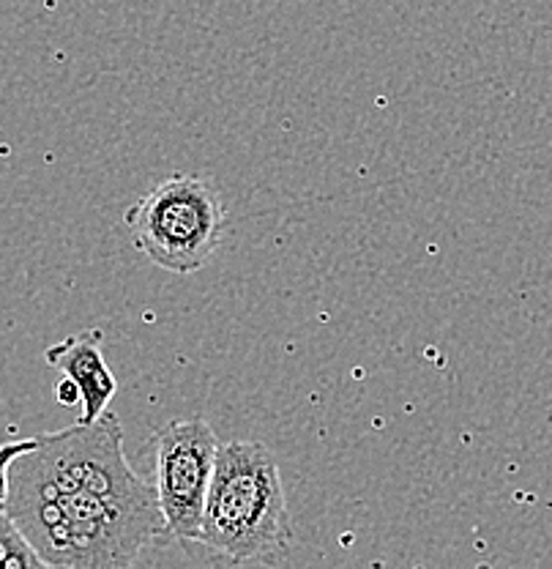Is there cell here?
Returning a JSON list of instances; mask_svg holds the SVG:
<instances>
[{
    "label": "cell",
    "mask_w": 552,
    "mask_h": 569,
    "mask_svg": "<svg viewBox=\"0 0 552 569\" xmlns=\"http://www.w3.org/2000/svg\"><path fill=\"white\" fill-rule=\"evenodd\" d=\"M6 515L47 569H132L164 533L162 515L116 507L58 477L39 449L11 466Z\"/></svg>",
    "instance_id": "obj_1"
},
{
    "label": "cell",
    "mask_w": 552,
    "mask_h": 569,
    "mask_svg": "<svg viewBox=\"0 0 552 569\" xmlns=\"http://www.w3.org/2000/svg\"><path fill=\"white\" fill-rule=\"evenodd\" d=\"M293 520L274 452L249 438L219 443L200 545L233 565L274 567L293 548Z\"/></svg>",
    "instance_id": "obj_2"
},
{
    "label": "cell",
    "mask_w": 552,
    "mask_h": 569,
    "mask_svg": "<svg viewBox=\"0 0 552 569\" xmlns=\"http://www.w3.org/2000/svg\"><path fill=\"white\" fill-rule=\"evenodd\" d=\"M123 224L148 260L173 274L211 263L228 233L222 194L203 176L175 173L159 181L127 213Z\"/></svg>",
    "instance_id": "obj_3"
},
{
    "label": "cell",
    "mask_w": 552,
    "mask_h": 569,
    "mask_svg": "<svg viewBox=\"0 0 552 569\" xmlns=\"http://www.w3.org/2000/svg\"><path fill=\"white\" fill-rule=\"evenodd\" d=\"M153 496L168 537L200 542L219 438L203 417H181L153 432Z\"/></svg>",
    "instance_id": "obj_4"
},
{
    "label": "cell",
    "mask_w": 552,
    "mask_h": 569,
    "mask_svg": "<svg viewBox=\"0 0 552 569\" xmlns=\"http://www.w3.org/2000/svg\"><path fill=\"white\" fill-rule=\"evenodd\" d=\"M104 331L88 329L80 335H71L67 340L56 342L44 351L47 365L63 372V378L71 381L80 391L82 417L80 425H93L104 417L110 400L116 397V376L107 365L102 353Z\"/></svg>",
    "instance_id": "obj_5"
},
{
    "label": "cell",
    "mask_w": 552,
    "mask_h": 569,
    "mask_svg": "<svg viewBox=\"0 0 552 569\" xmlns=\"http://www.w3.org/2000/svg\"><path fill=\"white\" fill-rule=\"evenodd\" d=\"M0 569H47L6 509H0Z\"/></svg>",
    "instance_id": "obj_6"
},
{
    "label": "cell",
    "mask_w": 552,
    "mask_h": 569,
    "mask_svg": "<svg viewBox=\"0 0 552 569\" xmlns=\"http://www.w3.org/2000/svg\"><path fill=\"white\" fill-rule=\"evenodd\" d=\"M39 449V436L33 438H20V441H6L0 447V509L9 501V488H11V466L22 458V455Z\"/></svg>",
    "instance_id": "obj_7"
},
{
    "label": "cell",
    "mask_w": 552,
    "mask_h": 569,
    "mask_svg": "<svg viewBox=\"0 0 552 569\" xmlns=\"http://www.w3.org/2000/svg\"><path fill=\"white\" fill-rule=\"evenodd\" d=\"M56 400L61 402V406H80V391L67 378H61V381L56 383Z\"/></svg>",
    "instance_id": "obj_8"
}]
</instances>
